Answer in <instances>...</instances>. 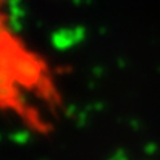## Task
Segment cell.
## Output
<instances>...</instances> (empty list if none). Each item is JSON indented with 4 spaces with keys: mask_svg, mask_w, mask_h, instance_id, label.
Masks as SVG:
<instances>
[{
    "mask_svg": "<svg viewBox=\"0 0 160 160\" xmlns=\"http://www.w3.org/2000/svg\"><path fill=\"white\" fill-rule=\"evenodd\" d=\"M67 97L58 68L20 32L0 0V113L32 134L58 126Z\"/></svg>",
    "mask_w": 160,
    "mask_h": 160,
    "instance_id": "obj_1",
    "label": "cell"
}]
</instances>
